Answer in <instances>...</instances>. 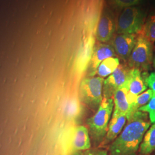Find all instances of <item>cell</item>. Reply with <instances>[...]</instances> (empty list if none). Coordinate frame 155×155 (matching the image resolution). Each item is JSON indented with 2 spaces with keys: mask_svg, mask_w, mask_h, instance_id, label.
Instances as JSON below:
<instances>
[{
  "mask_svg": "<svg viewBox=\"0 0 155 155\" xmlns=\"http://www.w3.org/2000/svg\"><path fill=\"white\" fill-rule=\"evenodd\" d=\"M127 121L121 133L111 143L109 155H137L145 133L151 123L148 114L139 110Z\"/></svg>",
  "mask_w": 155,
  "mask_h": 155,
  "instance_id": "obj_1",
  "label": "cell"
},
{
  "mask_svg": "<svg viewBox=\"0 0 155 155\" xmlns=\"http://www.w3.org/2000/svg\"><path fill=\"white\" fill-rule=\"evenodd\" d=\"M114 109L113 98H103L99 108L87 121L91 144L97 147L102 144L107 132L109 124Z\"/></svg>",
  "mask_w": 155,
  "mask_h": 155,
  "instance_id": "obj_2",
  "label": "cell"
},
{
  "mask_svg": "<svg viewBox=\"0 0 155 155\" xmlns=\"http://www.w3.org/2000/svg\"><path fill=\"white\" fill-rule=\"evenodd\" d=\"M104 78L100 77L84 78L79 86L81 101L91 109L97 110L103 100Z\"/></svg>",
  "mask_w": 155,
  "mask_h": 155,
  "instance_id": "obj_3",
  "label": "cell"
},
{
  "mask_svg": "<svg viewBox=\"0 0 155 155\" xmlns=\"http://www.w3.org/2000/svg\"><path fill=\"white\" fill-rule=\"evenodd\" d=\"M153 58L152 44L140 34L136 39L135 45L127 60L129 66L131 69L148 71L152 64Z\"/></svg>",
  "mask_w": 155,
  "mask_h": 155,
  "instance_id": "obj_4",
  "label": "cell"
},
{
  "mask_svg": "<svg viewBox=\"0 0 155 155\" xmlns=\"http://www.w3.org/2000/svg\"><path fill=\"white\" fill-rule=\"evenodd\" d=\"M145 14L137 7L124 8L117 20V32L118 34H134L141 32L144 25Z\"/></svg>",
  "mask_w": 155,
  "mask_h": 155,
  "instance_id": "obj_5",
  "label": "cell"
},
{
  "mask_svg": "<svg viewBox=\"0 0 155 155\" xmlns=\"http://www.w3.org/2000/svg\"><path fill=\"white\" fill-rule=\"evenodd\" d=\"M69 150L74 153L83 152L91 147L88 129L83 125L73 127L68 134Z\"/></svg>",
  "mask_w": 155,
  "mask_h": 155,
  "instance_id": "obj_6",
  "label": "cell"
},
{
  "mask_svg": "<svg viewBox=\"0 0 155 155\" xmlns=\"http://www.w3.org/2000/svg\"><path fill=\"white\" fill-rule=\"evenodd\" d=\"M130 70L119 66L116 71L104 80L103 86V97L106 98H113L118 89L126 83Z\"/></svg>",
  "mask_w": 155,
  "mask_h": 155,
  "instance_id": "obj_7",
  "label": "cell"
},
{
  "mask_svg": "<svg viewBox=\"0 0 155 155\" xmlns=\"http://www.w3.org/2000/svg\"><path fill=\"white\" fill-rule=\"evenodd\" d=\"M116 52L111 45L100 43L95 45L93 55L88 67L87 77H94L100 64L107 58L114 57Z\"/></svg>",
  "mask_w": 155,
  "mask_h": 155,
  "instance_id": "obj_8",
  "label": "cell"
},
{
  "mask_svg": "<svg viewBox=\"0 0 155 155\" xmlns=\"http://www.w3.org/2000/svg\"><path fill=\"white\" fill-rule=\"evenodd\" d=\"M134 34H119L113 39L111 46L116 54L121 59L127 61L136 42Z\"/></svg>",
  "mask_w": 155,
  "mask_h": 155,
  "instance_id": "obj_9",
  "label": "cell"
},
{
  "mask_svg": "<svg viewBox=\"0 0 155 155\" xmlns=\"http://www.w3.org/2000/svg\"><path fill=\"white\" fill-rule=\"evenodd\" d=\"M95 43L94 36L90 34L81 45L75 61V67L78 72L82 73L87 70L94 51Z\"/></svg>",
  "mask_w": 155,
  "mask_h": 155,
  "instance_id": "obj_10",
  "label": "cell"
},
{
  "mask_svg": "<svg viewBox=\"0 0 155 155\" xmlns=\"http://www.w3.org/2000/svg\"><path fill=\"white\" fill-rule=\"evenodd\" d=\"M116 26L112 14L109 11L105 10L98 23L95 33L96 38L100 42H107L114 33Z\"/></svg>",
  "mask_w": 155,
  "mask_h": 155,
  "instance_id": "obj_11",
  "label": "cell"
},
{
  "mask_svg": "<svg viewBox=\"0 0 155 155\" xmlns=\"http://www.w3.org/2000/svg\"><path fill=\"white\" fill-rule=\"evenodd\" d=\"M148 74L146 71L138 69H130L129 72L127 83V93L135 96L143 93L148 87L147 78Z\"/></svg>",
  "mask_w": 155,
  "mask_h": 155,
  "instance_id": "obj_12",
  "label": "cell"
},
{
  "mask_svg": "<svg viewBox=\"0 0 155 155\" xmlns=\"http://www.w3.org/2000/svg\"><path fill=\"white\" fill-rule=\"evenodd\" d=\"M127 81L126 83L117 90L113 97L114 106L113 113L125 115L127 117V121L131 117L130 106L127 99Z\"/></svg>",
  "mask_w": 155,
  "mask_h": 155,
  "instance_id": "obj_13",
  "label": "cell"
},
{
  "mask_svg": "<svg viewBox=\"0 0 155 155\" xmlns=\"http://www.w3.org/2000/svg\"><path fill=\"white\" fill-rule=\"evenodd\" d=\"M127 121V117L125 115L113 113L107 132L102 144L106 145L111 143L121 133Z\"/></svg>",
  "mask_w": 155,
  "mask_h": 155,
  "instance_id": "obj_14",
  "label": "cell"
},
{
  "mask_svg": "<svg viewBox=\"0 0 155 155\" xmlns=\"http://www.w3.org/2000/svg\"><path fill=\"white\" fill-rule=\"evenodd\" d=\"M155 151V124L149 127L140 144L139 152L141 155H149Z\"/></svg>",
  "mask_w": 155,
  "mask_h": 155,
  "instance_id": "obj_15",
  "label": "cell"
},
{
  "mask_svg": "<svg viewBox=\"0 0 155 155\" xmlns=\"http://www.w3.org/2000/svg\"><path fill=\"white\" fill-rule=\"evenodd\" d=\"M120 66V61L118 58L111 57L104 60L100 64L97 74L98 77L104 78L109 77L116 71Z\"/></svg>",
  "mask_w": 155,
  "mask_h": 155,
  "instance_id": "obj_16",
  "label": "cell"
},
{
  "mask_svg": "<svg viewBox=\"0 0 155 155\" xmlns=\"http://www.w3.org/2000/svg\"><path fill=\"white\" fill-rule=\"evenodd\" d=\"M142 34L151 44L155 42V15H152L148 18L142 29Z\"/></svg>",
  "mask_w": 155,
  "mask_h": 155,
  "instance_id": "obj_17",
  "label": "cell"
},
{
  "mask_svg": "<svg viewBox=\"0 0 155 155\" xmlns=\"http://www.w3.org/2000/svg\"><path fill=\"white\" fill-rule=\"evenodd\" d=\"M153 93L152 90L150 89L147 90L143 93L140 94L137 97V98L134 104L130 107L131 117L132 116V115L135 112L138 111L140 107L145 105L150 102V100L153 95Z\"/></svg>",
  "mask_w": 155,
  "mask_h": 155,
  "instance_id": "obj_18",
  "label": "cell"
},
{
  "mask_svg": "<svg viewBox=\"0 0 155 155\" xmlns=\"http://www.w3.org/2000/svg\"><path fill=\"white\" fill-rule=\"evenodd\" d=\"M138 110L147 113L148 114L150 123L155 124V93L153 94L150 102L145 105L140 107Z\"/></svg>",
  "mask_w": 155,
  "mask_h": 155,
  "instance_id": "obj_19",
  "label": "cell"
},
{
  "mask_svg": "<svg viewBox=\"0 0 155 155\" xmlns=\"http://www.w3.org/2000/svg\"><path fill=\"white\" fill-rule=\"evenodd\" d=\"M111 4L119 8H126L137 5L141 0H110Z\"/></svg>",
  "mask_w": 155,
  "mask_h": 155,
  "instance_id": "obj_20",
  "label": "cell"
},
{
  "mask_svg": "<svg viewBox=\"0 0 155 155\" xmlns=\"http://www.w3.org/2000/svg\"><path fill=\"white\" fill-rule=\"evenodd\" d=\"M79 106L77 101H73L70 104V105L67 107V113L68 116L70 117H75L77 116L79 111Z\"/></svg>",
  "mask_w": 155,
  "mask_h": 155,
  "instance_id": "obj_21",
  "label": "cell"
},
{
  "mask_svg": "<svg viewBox=\"0 0 155 155\" xmlns=\"http://www.w3.org/2000/svg\"><path fill=\"white\" fill-rule=\"evenodd\" d=\"M81 155H109V154L106 150L94 148L84 151Z\"/></svg>",
  "mask_w": 155,
  "mask_h": 155,
  "instance_id": "obj_22",
  "label": "cell"
},
{
  "mask_svg": "<svg viewBox=\"0 0 155 155\" xmlns=\"http://www.w3.org/2000/svg\"><path fill=\"white\" fill-rule=\"evenodd\" d=\"M148 86L155 93V72H151L147 78Z\"/></svg>",
  "mask_w": 155,
  "mask_h": 155,
  "instance_id": "obj_23",
  "label": "cell"
},
{
  "mask_svg": "<svg viewBox=\"0 0 155 155\" xmlns=\"http://www.w3.org/2000/svg\"><path fill=\"white\" fill-rule=\"evenodd\" d=\"M152 65L155 68V55L153 58V61H152Z\"/></svg>",
  "mask_w": 155,
  "mask_h": 155,
  "instance_id": "obj_24",
  "label": "cell"
},
{
  "mask_svg": "<svg viewBox=\"0 0 155 155\" xmlns=\"http://www.w3.org/2000/svg\"></svg>",
  "mask_w": 155,
  "mask_h": 155,
  "instance_id": "obj_25",
  "label": "cell"
}]
</instances>
